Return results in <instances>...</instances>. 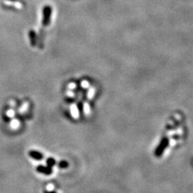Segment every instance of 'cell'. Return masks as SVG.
I'll return each mask as SVG.
<instances>
[{
  "mask_svg": "<svg viewBox=\"0 0 193 193\" xmlns=\"http://www.w3.org/2000/svg\"><path fill=\"white\" fill-rule=\"evenodd\" d=\"M37 171L40 173H43L44 175H50L52 173V169L49 167H44V166H38L37 167Z\"/></svg>",
  "mask_w": 193,
  "mask_h": 193,
  "instance_id": "obj_1",
  "label": "cell"
},
{
  "mask_svg": "<svg viewBox=\"0 0 193 193\" xmlns=\"http://www.w3.org/2000/svg\"><path fill=\"white\" fill-rule=\"evenodd\" d=\"M29 155L35 159H37V160H40V159H43V155L41 154L39 151H36V150H31L29 152Z\"/></svg>",
  "mask_w": 193,
  "mask_h": 193,
  "instance_id": "obj_2",
  "label": "cell"
},
{
  "mask_svg": "<svg viewBox=\"0 0 193 193\" xmlns=\"http://www.w3.org/2000/svg\"><path fill=\"white\" fill-rule=\"evenodd\" d=\"M71 113H72V117L74 118H77L79 117V113H78V109L76 105L73 104L71 106Z\"/></svg>",
  "mask_w": 193,
  "mask_h": 193,
  "instance_id": "obj_3",
  "label": "cell"
},
{
  "mask_svg": "<svg viewBox=\"0 0 193 193\" xmlns=\"http://www.w3.org/2000/svg\"><path fill=\"white\" fill-rule=\"evenodd\" d=\"M56 163V161L54 159H52V158H49L47 159V165H48V167H52Z\"/></svg>",
  "mask_w": 193,
  "mask_h": 193,
  "instance_id": "obj_4",
  "label": "cell"
},
{
  "mask_svg": "<svg viewBox=\"0 0 193 193\" xmlns=\"http://www.w3.org/2000/svg\"><path fill=\"white\" fill-rule=\"evenodd\" d=\"M11 126L12 128H14V129L18 128V127L20 126V122H19V121L17 120V119H15V120H13L11 121Z\"/></svg>",
  "mask_w": 193,
  "mask_h": 193,
  "instance_id": "obj_5",
  "label": "cell"
},
{
  "mask_svg": "<svg viewBox=\"0 0 193 193\" xmlns=\"http://www.w3.org/2000/svg\"><path fill=\"white\" fill-rule=\"evenodd\" d=\"M68 166V163L66 161H61L59 163V167L60 168H67Z\"/></svg>",
  "mask_w": 193,
  "mask_h": 193,
  "instance_id": "obj_6",
  "label": "cell"
},
{
  "mask_svg": "<svg viewBox=\"0 0 193 193\" xmlns=\"http://www.w3.org/2000/svg\"><path fill=\"white\" fill-rule=\"evenodd\" d=\"M84 111L86 114H88L90 113V108H89V105L87 103H85L84 105Z\"/></svg>",
  "mask_w": 193,
  "mask_h": 193,
  "instance_id": "obj_7",
  "label": "cell"
},
{
  "mask_svg": "<svg viewBox=\"0 0 193 193\" xmlns=\"http://www.w3.org/2000/svg\"><path fill=\"white\" fill-rule=\"evenodd\" d=\"M93 94H94V88H91L88 92V97L90 99V98H92V96H93Z\"/></svg>",
  "mask_w": 193,
  "mask_h": 193,
  "instance_id": "obj_8",
  "label": "cell"
},
{
  "mask_svg": "<svg viewBox=\"0 0 193 193\" xmlns=\"http://www.w3.org/2000/svg\"><path fill=\"white\" fill-rule=\"evenodd\" d=\"M88 85H89V84H88V82L87 80H83V81L81 82V86H82L83 88H88Z\"/></svg>",
  "mask_w": 193,
  "mask_h": 193,
  "instance_id": "obj_9",
  "label": "cell"
},
{
  "mask_svg": "<svg viewBox=\"0 0 193 193\" xmlns=\"http://www.w3.org/2000/svg\"><path fill=\"white\" fill-rule=\"evenodd\" d=\"M14 113H14L13 110H8L7 111V115L9 117H13L14 116Z\"/></svg>",
  "mask_w": 193,
  "mask_h": 193,
  "instance_id": "obj_10",
  "label": "cell"
},
{
  "mask_svg": "<svg viewBox=\"0 0 193 193\" xmlns=\"http://www.w3.org/2000/svg\"><path fill=\"white\" fill-rule=\"evenodd\" d=\"M68 87H69V88H71V89H72V88H76V84H74V83H71V84L68 85Z\"/></svg>",
  "mask_w": 193,
  "mask_h": 193,
  "instance_id": "obj_11",
  "label": "cell"
},
{
  "mask_svg": "<svg viewBox=\"0 0 193 193\" xmlns=\"http://www.w3.org/2000/svg\"><path fill=\"white\" fill-rule=\"evenodd\" d=\"M52 189H53V185H52V184L48 185V191H52Z\"/></svg>",
  "mask_w": 193,
  "mask_h": 193,
  "instance_id": "obj_12",
  "label": "cell"
},
{
  "mask_svg": "<svg viewBox=\"0 0 193 193\" xmlns=\"http://www.w3.org/2000/svg\"><path fill=\"white\" fill-rule=\"evenodd\" d=\"M68 96H73V92H68Z\"/></svg>",
  "mask_w": 193,
  "mask_h": 193,
  "instance_id": "obj_13",
  "label": "cell"
},
{
  "mask_svg": "<svg viewBox=\"0 0 193 193\" xmlns=\"http://www.w3.org/2000/svg\"><path fill=\"white\" fill-rule=\"evenodd\" d=\"M44 193H56V192H52V191H48V192H44Z\"/></svg>",
  "mask_w": 193,
  "mask_h": 193,
  "instance_id": "obj_14",
  "label": "cell"
}]
</instances>
